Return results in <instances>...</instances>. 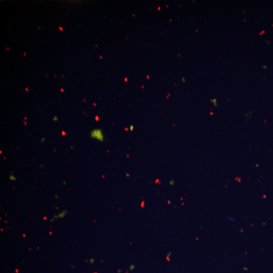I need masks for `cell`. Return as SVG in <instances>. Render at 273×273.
I'll list each match as a JSON object with an SVG mask.
<instances>
[{
	"label": "cell",
	"mask_w": 273,
	"mask_h": 273,
	"mask_svg": "<svg viewBox=\"0 0 273 273\" xmlns=\"http://www.w3.org/2000/svg\"><path fill=\"white\" fill-rule=\"evenodd\" d=\"M90 135L92 138L95 139L101 142H103L104 136L102 130L100 128L94 129L90 131Z\"/></svg>",
	"instance_id": "6da1fadb"
},
{
	"label": "cell",
	"mask_w": 273,
	"mask_h": 273,
	"mask_svg": "<svg viewBox=\"0 0 273 273\" xmlns=\"http://www.w3.org/2000/svg\"><path fill=\"white\" fill-rule=\"evenodd\" d=\"M53 121H58V118H57L56 116H55L54 118H53Z\"/></svg>",
	"instance_id": "3957f363"
},
{
	"label": "cell",
	"mask_w": 273,
	"mask_h": 273,
	"mask_svg": "<svg viewBox=\"0 0 273 273\" xmlns=\"http://www.w3.org/2000/svg\"><path fill=\"white\" fill-rule=\"evenodd\" d=\"M61 92H64V89H63V88H61Z\"/></svg>",
	"instance_id": "30bf717a"
},
{
	"label": "cell",
	"mask_w": 273,
	"mask_h": 273,
	"mask_svg": "<svg viewBox=\"0 0 273 273\" xmlns=\"http://www.w3.org/2000/svg\"><path fill=\"white\" fill-rule=\"evenodd\" d=\"M16 271L17 272H18V269H16Z\"/></svg>",
	"instance_id": "4fadbf2b"
},
{
	"label": "cell",
	"mask_w": 273,
	"mask_h": 273,
	"mask_svg": "<svg viewBox=\"0 0 273 273\" xmlns=\"http://www.w3.org/2000/svg\"><path fill=\"white\" fill-rule=\"evenodd\" d=\"M6 50H9V48H7L6 49Z\"/></svg>",
	"instance_id": "7c38bea8"
},
{
	"label": "cell",
	"mask_w": 273,
	"mask_h": 273,
	"mask_svg": "<svg viewBox=\"0 0 273 273\" xmlns=\"http://www.w3.org/2000/svg\"><path fill=\"white\" fill-rule=\"evenodd\" d=\"M23 54H24V56H26V53L25 52H24Z\"/></svg>",
	"instance_id": "8fae6325"
},
{
	"label": "cell",
	"mask_w": 273,
	"mask_h": 273,
	"mask_svg": "<svg viewBox=\"0 0 273 273\" xmlns=\"http://www.w3.org/2000/svg\"><path fill=\"white\" fill-rule=\"evenodd\" d=\"M25 90H26V91H28V88L27 87H26V88H25Z\"/></svg>",
	"instance_id": "9c48e42d"
},
{
	"label": "cell",
	"mask_w": 273,
	"mask_h": 273,
	"mask_svg": "<svg viewBox=\"0 0 273 273\" xmlns=\"http://www.w3.org/2000/svg\"><path fill=\"white\" fill-rule=\"evenodd\" d=\"M45 140L44 138H43L41 140V143L42 144L43 143V141Z\"/></svg>",
	"instance_id": "8992f818"
},
{
	"label": "cell",
	"mask_w": 273,
	"mask_h": 273,
	"mask_svg": "<svg viewBox=\"0 0 273 273\" xmlns=\"http://www.w3.org/2000/svg\"><path fill=\"white\" fill-rule=\"evenodd\" d=\"M10 178L11 179H12V180H15V179H16V178H15V177H14L13 175H11L10 176Z\"/></svg>",
	"instance_id": "7a4b0ae2"
},
{
	"label": "cell",
	"mask_w": 273,
	"mask_h": 273,
	"mask_svg": "<svg viewBox=\"0 0 273 273\" xmlns=\"http://www.w3.org/2000/svg\"><path fill=\"white\" fill-rule=\"evenodd\" d=\"M173 184H174V181L173 180H171V181H169V184L170 185H173Z\"/></svg>",
	"instance_id": "5b68a950"
},
{
	"label": "cell",
	"mask_w": 273,
	"mask_h": 273,
	"mask_svg": "<svg viewBox=\"0 0 273 273\" xmlns=\"http://www.w3.org/2000/svg\"><path fill=\"white\" fill-rule=\"evenodd\" d=\"M62 134L63 135H64L66 134V133L65 132V131H62Z\"/></svg>",
	"instance_id": "ba28073f"
},
{
	"label": "cell",
	"mask_w": 273,
	"mask_h": 273,
	"mask_svg": "<svg viewBox=\"0 0 273 273\" xmlns=\"http://www.w3.org/2000/svg\"><path fill=\"white\" fill-rule=\"evenodd\" d=\"M129 130L132 131L133 130V126L132 125H130Z\"/></svg>",
	"instance_id": "277c9868"
},
{
	"label": "cell",
	"mask_w": 273,
	"mask_h": 273,
	"mask_svg": "<svg viewBox=\"0 0 273 273\" xmlns=\"http://www.w3.org/2000/svg\"><path fill=\"white\" fill-rule=\"evenodd\" d=\"M59 29H60L61 31H62L63 30V28H62L61 26L59 27Z\"/></svg>",
	"instance_id": "52a82bcc"
}]
</instances>
